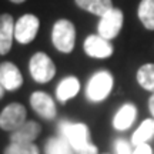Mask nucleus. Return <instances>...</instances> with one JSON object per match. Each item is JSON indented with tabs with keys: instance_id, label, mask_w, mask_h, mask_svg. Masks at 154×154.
I'll use <instances>...</instances> for the list:
<instances>
[{
	"instance_id": "a211bd4d",
	"label": "nucleus",
	"mask_w": 154,
	"mask_h": 154,
	"mask_svg": "<svg viewBox=\"0 0 154 154\" xmlns=\"http://www.w3.org/2000/svg\"><path fill=\"white\" fill-rule=\"evenodd\" d=\"M137 83L150 93L154 94V63L143 64L137 70Z\"/></svg>"
},
{
	"instance_id": "f3484780",
	"label": "nucleus",
	"mask_w": 154,
	"mask_h": 154,
	"mask_svg": "<svg viewBox=\"0 0 154 154\" xmlns=\"http://www.w3.org/2000/svg\"><path fill=\"white\" fill-rule=\"evenodd\" d=\"M44 153L46 154H74V149L72 144L67 141L63 136L59 137H51L46 141L44 146Z\"/></svg>"
},
{
	"instance_id": "9d476101",
	"label": "nucleus",
	"mask_w": 154,
	"mask_h": 154,
	"mask_svg": "<svg viewBox=\"0 0 154 154\" xmlns=\"http://www.w3.org/2000/svg\"><path fill=\"white\" fill-rule=\"evenodd\" d=\"M0 84L9 91H14L22 87L23 76L11 61H3L0 64Z\"/></svg>"
},
{
	"instance_id": "f8f14e48",
	"label": "nucleus",
	"mask_w": 154,
	"mask_h": 154,
	"mask_svg": "<svg viewBox=\"0 0 154 154\" xmlns=\"http://www.w3.org/2000/svg\"><path fill=\"white\" fill-rule=\"evenodd\" d=\"M42 127L36 121H26L10 134V143H33L40 136Z\"/></svg>"
},
{
	"instance_id": "423d86ee",
	"label": "nucleus",
	"mask_w": 154,
	"mask_h": 154,
	"mask_svg": "<svg viewBox=\"0 0 154 154\" xmlns=\"http://www.w3.org/2000/svg\"><path fill=\"white\" fill-rule=\"evenodd\" d=\"M121 26H123V11L120 9L113 7L106 14L100 17V22L97 24V32L101 37L111 40L117 37V34L120 33Z\"/></svg>"
},
{
	"instance_id": "412c9836",
	"label": "nucleus",
	"mask_w": 154,
	"mask_h": 154,
	"mask_svg": "<svg viewBox=\"0 0 154 154\" xmlns=\"http://www.w3.org/2000/svg\"><path fill=\"white\" fill-rule=\"evenodd\" d=\"M133 151H134V146L128 141L123 140V138L116 141V153L117 154H133Z\"/></svg>"
},
{
	"instance_id": "b1692460",
	"label": "nucleus",
	"mask_w": 154,
	"mask_h": 154,
	"mask_svg": "<svg viewBox=\"0 0 154 154\" xmlns=\"http://www.w3.org/2000/svg\"><path fill=\"white\" fill-rule=\"evenodd\" d=\"M149 109H150V113H151V116H153V119H154V94L149 100Z\"/></svg>"
},
{
	"instance_id": "2eb2a0df",
	"label": "nucleus",
	"mask_w": 154,
	"mask_h": 154,
	"mask_svg": "<svg viewBox=\"0 0 154 154\" xmlns=\"http://www.w3.org/2000/svg\"><path fill=\"white\" fill-rule=\"evenodd\" d=\"M76 5L83 10L93 13L100 17L113 9L111 0H76Z\"/></svg>"
},
{
	"instance_id": "1a4fd4ad",
	"label": "nucleus",
	"mask_w": 154,
	"mask_h": 154,
	"mask_svg": "<svg viewBox=\"0 0 154 154\" xmlns=\"http://www.w3.org/2000/svg\"><path fill=\"white\" fill-rule=\"evenodd\" d=\"M30 106L40 117L46 120H53L57 114L54 100L44 91H34L30 96Z\"/></svg>"
},
{
	"instance_id": "6e6552de",
	"label": "nucleus",
	"mask_w": 154,
	"mask_h": 154,
	"mask_svg": "<svg viewBox=\"0 0 154 154\" xmlns=\"http://www.w3.org/2000/svg\"><path fill=\"white\" fill-rule=\"evenodd\" d=\"M84 51L93 59H107L113 54V46L110 40L101 37L100 34H90L84 40Z\"/></svg>"
},
{
	"instance_id": "ddd939ff",
	"label": "nucleus",
	"mask_w": 154,
	"mask_h": 154,
	"mask_svg": "<svg viewBox=\"0 0 154 154\" xmlns=\"http://www.w3.org/2000/svg\"><path fill=\"white\" fill-rule=\"evenodd\" d=\"M136 116H137L136 106L131 104V103H127V104H124L120 110L116 113L114 119H113V127H114L116 130H119V131L127 130L134 123Z\"/></svg>"
},
{
	"instance_id": "39448f33",
	"label": "nucleus",
	"mask_w": 154,
	"mask_h": 154,
	"mask_svg": "<svg viewBox=\"0 0 154 154\" xmlns=\"http://www.w3.org/2000/svg\"><path fill=\"white\" fill-rule=\"evenodd\" d=\"M26 107L20 103H11L6 106L0 113V127L6 131H14L26 123Z\"/></svg>"
},
{
	"instance_id": "f03ea898",
	"label": "nucleus",
	"mask_w": 154,
	"mask_h": 154,
	"mask_svg": "<svg viewBox=\"0 0 154 154\" xmlns=\"http://www.w3.org/2000/svg\"><path fill=\"white\" fill-rule=\"evenodd\" d=\"M113 76L110 72H97L88 80L86 87V96L90 101H103L111 93Z\"/></svg>"
},
{
	"instance_id": "0eeeda50",
	"label": "nucleus",
	"mask_w": 154,
	"mask_h": 154,
	"mask_svg": "<svg viewBox=\"0 0 154 154\" xmlns=\"http://www.w3.org/2000/svg\"><path fill=\"white\" fill-rule=\"evenodd\" d=\"M40 22L34 14H23L16 22L14 27V37L20 44L32 43L38 32Z\"/></svg>"
},
{
	"instance_id": "393cba45",
	"label": "nucleus",
	"mask_w": 154,
	"mask_h": 154,
	"mask_svg": "<svg viewBox=\"0 0 154 154\" xmlns=\"http://www.w3.org/2000/svg\"><path fill=\"white\" fill-rule=\"evenodd\" d=\"M10 2H13V3H23L24 0H10Z\"/></svg>"
},
{
	"instance_id": "6ab92c4d",
	"label": "nucleus",
	"mask_w": 154,
	"mask_h": 154,
	"mask_svg": "<svg viewBox=\"0 0 154 154\" xmlns=\"http://www.w3.org/2000/svg\"><path fill=\"white\" fill-rule=\"evenodd\" d=\"M138 19L147 30H154V0H141L140 2Z\"/></svg>"
},
{
	"instance_id": "dca6fc26",
	"label": "nucleus",
	"mask_w": 154,
	"mask_h": 154,
	"mask_svg": "<svg viewBox=\"0 0 154 154\" xmlns=\"http://www.w3.org/2000/svg\"><path fill=\"white\" fill-rule=\"evenodd\" d=\"M153 137H154V119H147L138 126V128L131 136V144L136 147V146L147 143Z\"/></svg>"
},
{
	"instance_id": "4468645a",
	"label": "nucleus",
	"mask_w": 154,
	"mask_h": 154,
	"mask_svg": "<svg viewBox=\"0 0 154 154\" xmlns=\"http://www.w3.org/2000/svg\"><path fill=\"white\" fill-rule=\"evenodd\" d=\"M79 91H80V82L76 77L69 76L59 83V86L56 88V96L61 103H66L67 100L73 99Z\"/></svg>"
},
{
	"instance_id": "4be33fe9",
	"label": "nucleus",
	"mask_w": 154,
	"mask_h": 154,
	"mask_svg": "<svg viewBox=\"0 0 154 154\" xmlns=\"http://www.w3.org/2000/svg\"><path fill=\"white\" fill-rule=\"evenodd\" d=\"M133 154H153V150H151V147L147 143H144V144H140V146H136Z\"/></svg>"
},
{
	"instance_id": "7ed1b4c3",
	"label": "nucleus",
	"mask_w": 154,
	"mask_h": 154,
	"mask_svg": "<svg viewBox=\"0 0 154 154\" xmlns=\"http://www.w3.org/2000/svg\"><path fill=\"white\" fill-rule=\"evenodd\" d=\"M60 133L61 136L72 144V147L74 149L76 154L91 143L88 127L86 124H83V123L64 121V123L60 124Z\"/></svg>"
},
{
	"instance_id": "20e7f679",
	"label": "nucleus",
	"mask_w": 154,
	"mask_h": 154,
	"mask_svg": "<svg viewBox=\"0 0 154 154\" xmlns=\"http://www.w3.org/2000/svg\"><path fill=\"white\" fill-rule=\"evenodd\" d=\"M29 70L34 82L49 83L56 74V66L46 53H34L29 61Z\"/></svg>"
},
{
	"instance_id": "5701e85b",
	"label": "nucleus",
	"mask_w": 154,
	"mask_h": 154,
	"mask_svg": "<svg viewBox=\"0 0 154 154\" xmlns=\"http://www.w3.org/2000/svg\"><path fill=\"white\" fill-rule=\"evenodd\" d=\"M77 154H99V150H97V147H96L93 143H90L87 147H84L83 150H80Z\"/></svg>"
},
{
	"instance_id": "aec40b11",
	"label": "nucleus",
	"mask_w": 154,
	"mask_h": 154,
	"mask_svg": "<svg viewBox=\"0 0 154 154\" xmlns=\"http://www.w3.org/2000/svg\"><path fill=\"white\" fill-rule=\"evenodd\" d=\"M5 154H40L38 147L33 143H10L5 149Z\"/></svg>"
},
{
	"instance_id": "9b49d317",
	"label": "nucleus",
	"mask_w": 154,
	"mask_h": 154,
	"mask_svg": "<svg viewBox=\"0 0 154 154\" xmlns=\"http://www.w3.org/2000/svg\"><path fill=\"white\" fill-rule=\"evenodd\" d=\"M16 23L10 14H2L0 17V54L9 53L13 44Z\"/></svg>"
},
{
	"instance_id": "f257e3e1",
	"label": "nucleus",
	"mask_w": 154,
	"mask_h": 154,
	"mask_svg": "<svg viewBox=\"0 0 154 154\" xmlns=\"http://www.w3.org/2000/svg\"><path fill=\"white\" fill-rule=\"evenodd\" d=\"M51 42L61 53H70L76 44V27L70 20L60 19L54 23L51 32Z\"/></svg>"
}]
</instances>
